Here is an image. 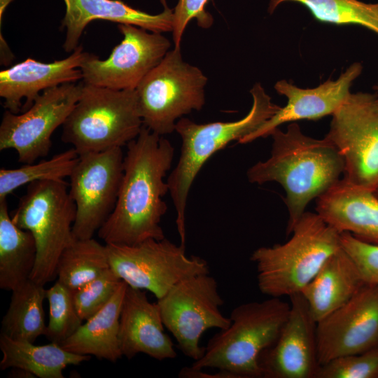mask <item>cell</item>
<instances>
[{
  "instance_id": "f546056e",
  "label": "cell",
  "mask_w": 378,
  "mask_h": 378,
  "mask_svg": "<svg viewBox=\"0 0 378 378\" xmlns=\"http://www.w3.org/2000/svg\"><path fill=\"white\" fill-rule=\"evenodd\" d=\"M49 304V320L45 336L60 344L71 337L83 324L76 309L73 291L57 281L46 289Z\"/></svg>"
},
{
  "instance_id": "9c48e42d",
  "label": "cell",
  "mask_w": 378,
  "mask_h": 378,
  "mask_svg": "<svg viewBox=\"0 0 378 378\" xmlns=\"http://www.w3.org/2000/svg\"><path fill=\"white\" fill-rule=\"evenodd\" d=\"M110 268L129 286L161 298L179 281L209 274L206 261L187 256L185 247L169 239H148L134 245L106 244Z\"/></svg>"
},
{
  "instance_id": "83f0119b",
  "label": "cell",
  "mask_w": 378,
  "mask_h": 378,
  "mask_svg": "<svg viewBox=\"0 0 378 378\" xmlns=\"http://www.w3.org/2000/svg\"><path fill=\"white\" fill-rule=\"evenodd\" d=\"M286 2L301 4L316 20L336 25H358L378 35V2L360 0H269L267 11L272 14Z\"/></svg>"
},
{
  "instance_id": "52a82bcc",
  "label": "cell",
  "mask_w": 378,
  "mask_h": 378,
  "mask_svg": "<svg viewBox=\"0 0 378 378\" xmlns=\"http://www.w3.org/2000/svg\"><path fill=\"white\" fill-rule=\"evenodd\" d=\"M68 188L64 180L29 183L10 215L15 224L34 237L36 259L30 279L43 286L57 276L59 256L74 241L76 208Z\"/></svg>"
},
{
  "instance_id": "e575fe53",
  "label": "cell",
  "mask_w": 378,
  "mask_h": 378,
  "mask_svg": "<svg viewBox=\"0 0 378 378\" xmlns=\"http://www.w3.org/2000/svg\"><path fill=\"white\" fill-rule=\"evenodd\" d=\"M10 373L15 377H35L31 373L20 368H13Z\"/></svg>"
},
{
  "instance_id": "277c9868",
  "label": "cell",
  "mask_w": 378,
  "mask_h": 378,
  "mask_svg": "<svg viewBox=\"0 0 378 378\" xmlns=\"http://www.w3.org/2000/svg\"><path fill=\"white\" fill-rule=\"evenodd\" d=\"M282 244L255 249L260 291L272 298L301 293L325 261L340 247V233L316 212L305 211Z\"/></svg>"
},
{
  "instance_id": "5bb4252c",
  "label": "cell",
  "mask_w": 378,
  "mask_h": 378,
  "mask_svg": "<svg viewBox=\"0 0 378 378\" xmlns=\"http://www.w3.org/2000/svg\"><path fill=\"white\" fill-rule=\"evenodd\" d=\"M122 41L110 56L99 59L91 55L80 66L88 84L117 90H135L145 76L164 58L171 47L162 33L131 24H118Z\"/></svg>"
},
{
  "instance_id": "4dcf8cb0",
  "label": "cell",
  "mask_w": 378,
  "mask_h": 378,
  "mask_svg": "<svg viewBox=\"0 0 378 378\" xmlns=\"http://www.w3.org/2000/svg\"><path fill=\"white\" fill-rule=\"evenodd\" d=\"M122 280L109 268L99 276L73 291L77 312L86 321L101 310L112 298Z\"/></svg>"
},
{
  "instance_id": "7402d4cb",
  "label": "cell",
  "mask_w": 378,
  "mask_h": 378,
  "mask_svg": "<svg viewBox=\"0 0 378 378\" xmlns=\"http://www.w3.org/2000/svg\"><path fill=\"white\" fill-rule=\"evenodd\" d=\"M365 284L356 265L340 246L300 293L318 322L344 304Z\"/></svg>"
},
{
  "instance_id": "8992f818",
  "label": "cell",
  "mask_w": 378,
  "mask_h": 378,
  "mask_svg": "<svg viewBox=\"0 0 378 378\" xmlns=\"http://www.w3.org/2000/svg\"><path fill=\"white\" fill-rule=\"evenodd\" d=\"M142 127L136 90L84 82L79 99L62 125V140L79 155L99 153L127 145Z\"/></svg>"
},
{
  "instance_id": "8fae6325",
  "label": "cell",
  "mask_w": 378,
  "mask_h": 378,
  "mask_svg": "<svg viewBox=\"0 0 378 378\" xmlns=\"http://www.w3.org/2000/svg\"><path fill=\"white\" fill-rule=\"evenodd\" d=\"M325 137L343 160L342 178L374 191L378 182V104L375 94L351 92L332 115Z\"/></svg>"
},
{
  "instance_id": "d6a6232c",
  "label": "cell",
  "mask_w": 378,
  "mask_h": 378,
  "mask_svg": "<svg viewBox=\"0 0 378 378\" xmlns=\"http://www.w3.org/2000/svg\"><path fill=\"white\" fill-rule=\"evenodd\" d=\"M340 246L354 260L365 282L378 284V245L341 232Z\"/></svg>"
},
{
  "instance_id": "44dd1931",
  "label": "cell",
  "mask_w": 378,
  "mask_h": 378,
  "mask_svg": "<svg viewBox=\"0 0 378 378\" xmlns=\"http://www.w3.org/2000/svg\"><path fill=\"white\" fill-rule=\"evenodd\" d=\"M164 8L150 14L131 7L120 0H64L65 14L62 25L66 29L63 44L67 52H73L88 24L96 20L131 24L151 32L172 31L174 9L162 0Z\"/></svg>"
},
{
  "instance_id": "e0dca14e",
  "label": "cell",
  "mask_w": 378,
  "mask_h": 378,
  "mask_svg": "<svg viewBox=\"0 0 378 378\" xmlns=\"http://www.w3.org/2000/svg\"><path fill=\"white\" fill-rule=\"evenodd\" d=\"M363 65L351 64L336 80L328 79L314 88H300L281 80L276 83V92L287 98V104L253 132L238 142L246 144L270 136L272 131L286 122L300 120H318L332 115L350 94V88L361 74Z\"/></svg>"
},
{
  "instance_id": "30bf717a",
  "label": "cell",
  "mask_w": 378,
  "mask_h": 378,
  "mask_svg": "<svg viewBox=\"0 0 378 378\" xmlns=\"http://www.w3.org/2000/svg\"><path fill=\"white\" fill-rule=\"evenodd\" d=\"M223 300L216 280L209 274H200L173 286L158 300L164 327L172 334L178 348L195 360L204 354L200 345L203 333L209 328H227L231 323L220 307Z\"/></svg>"
},
{
  "instance_id": "5b68a950",
  "label": "cell",
  "mask_w": 378,
  "mask_h": 378,
  "mask_svg": "<svg viewBox=\"0 0 378 378\" xmlns=\"http://www.w3.org/2000/svg\"><path fill=\"white\" fill-rule=\"evenodd\" d=\"M253 104L241 119L232 122L197 124L187 118H180L175 131L181 139L178 162L170 173L167 183L176 213V223L181 245L186 243V209L191 186L203 164L228 143L239 141L253 132L281 108L272 102L260 83L250 91Z\"/></svg>"
},
{
  "instance_id": "7a4b0ae2",
  "label": "cell",
  "mask_w": 378,
  "mask_h": 378,
  "mask_svg": "<svg viewBox=\"0 0 378 378\" xmlns=\"http://www.w3.org/2000/svg\"><path fill=\"white\" fill-rule=\"evenodd\" d=\"M270 136V158L251 167L246 175L251 183L274 181L282 186L288 213V236L309 202L341 179L344 162L326 137L307 136L296 122H290L286 131L274 129Z\"/></svg>"
},
{
  "instance_id": "9a60e30c",
  "label": "cell",
  "mask_w": 378,
  "mask_h": 378,
  "mask_svg": "<svg viewBox=\"0 0 378 378\" xmlns=\"http://www.w3.org/2000/svg\"><path fill=\"white\" fill-rule=\"evenodd\" d=\"M318 361L378 346V284L365 283L344 304L317 322Z\"/></svg>"
},
{
  "instance_id": "4316f807",
  "label": "cell",
  "mask_w": 378,
  "mask_h": 378,
  "mask_svg": "<svg viewBox=\"0 0 378 378\" xmlns=\"http://www.w3.org/2000/svg\"><path fill=\"white\" fill-rule=\"evenodd\" d=\"M110 268L106 245L93 238L74 239L57 262V280L74 291Z\"/></svg>"
},
{
  "instance_id": "1f68e13d",
  "label": "cell",
  "mask_w": 378,
  "mask_h": 378,
  "mask_svg": "<svg viewBox=\"0 0 378 378\" xmlns=\"http://www.w3.org/2000/svg\"><path fill=\"white\" fill-rule=\"evenodd\" d=\"M316 378H378V346L328 361L320 366Z\"/></svg>"
},
{
  "instance_id": "8d00e7d4",
  "label": "cell",
  "mask_w": 378,
  "mask_h": 378,
  "mask_svg": "<svg viewBox=\"0 0 378 378\" xmlns=\"http://www.w3.org/2000/svg\"><path fill=\"white\" fill-rule=\"evenodd\" d=\"M374 192L375 194L378 196V182H377V186H376V188H375Z\"/></svg>"
},
{
  "instance_id": "2e32d148",
  "label": "cell",
  "mask_w": 378,
  "mask_h": 378,
  "mask_svg": "<svg viewBox=\"0 0 378 378\" xmlns=\"http://www.w3.org/2000/svg\"><path fill=\"white\" fill-rule=\"evenodd\" d=\"M289 299V314L276 341L259 357L262 377L316 378L317 322L300 293Z\"/></svg>"
},
{
  "instance_id": "3957f363",
  "label": "cell",
  "mask_w": 378,
  "mask_h": 378,
  "mask_svg": "<svg viewBox=\"0 0 378 378\" xmlns=\"http://www.w3.org/2000/svg\"><path fill=\"white\" fill-rule=\"evenodd\" d=\"M290 311V303L270 297L234 308L230 325L208 342L202 358L191 368H212L226 378L262 377L260 354L276 341Z\"/></svg>"
},
{
  "instance_id": "836d02e7",
  "label": "cell",
  "mask_w": 378,
  "mask_h": 378,
  "mask_svg": "<svg viewBox=\"0 0 378 378\" xmlns=\"http://www.w3.org/2000/svg\"><path fill=\"white\" fill-rule=\"evenodd\" d=\"M210 0H178L174 8L172 36L175 48H180L184 31L188 23L196 19L198 26L210 27L214 22L212 15L206 10Z\"/></svg>"
},
{
  "instance_id": "cb8c5ba5",
  "label": "cell",
  "mask_w": 378,
  "mask_h": 378,
  "mask_svg": "<svg viewBox=\"0 0 378 378\" xmlns=\"http://www.w3.org/2000/svg\"><path fill=\"white\" fill-rule=\"evenodd\" d=\"M0 369H23L40 378H64L63 370L88 360L90 356L71 353L51 342L44 345L0 335Z\"/></svg>"
},
{
  "instance_id": "4fadbf2b",
  "label": "cell",
  "mask_w": 378,
  "mask_h": 378,
  "mask_svg": "<svg viewBox=\"0 0 378 378\" xmlns=\"http://www.w3.org/2000/svg\"><path fill=\"white\" fill-rule=\"evenodd\" d=\"M121 148L79 155L69 191L76 208L74 239L92 238L112 213L123 176Z\"/></svg>"
},
{
  "instance_id": "ac0fdd59",
  "label": "cell",
  "mask_w": 378,
  "mask_h": 378,
  "mask_svg": "<svg viewBox=\"0 0 378 378\" xmlns=\"http://www.w3.org/2000/svg\"><path fill=\"white\" fill-rule=\"evenodd\" d=\"M91 55L79 45L72 53L50 63L28 58L0 72V96L13 113L24 112L46 89L83 80L80 66Z\"/></svg>"
},
{
  "instance_id": "d590c367",
  "label": "cell",
  "mask_w": 378,
  "mask_h": 378,
  "mask_svg": "<svg viewBox=\"0 0 378 378\" xmlns=\"http://www.w3.org/2000/svg\"><path fill=\"white\" fill-rule=\"evenodd\" d=\"M374 90L375 91L376 100L378 104V83L373 87Z\"/></svg>"
},
{
  "instance_id": "d6986e66",
  "label": "cell",
  "mask_w": 378,
  "mask_h": 378,
  "mask_svg": "<svg viewBox=\"0 0 378 378\" xmlns=\"http://www.w3.org/2000/svg\"><path fill=\"white\" fill-rule=\"evenodd\" d=\"M164 326L157 302H150L142 289L127 285L119 324L122 356L132 359L144 354L158 360L175 358L174 344Z\"/></svg>"
},
{
  "instance_id": "6da1fadb",
  "label": "cell",
  "mask_w": 378,
  "mask_h": 378,
  "mask_svg": "<svg viewBox=\"0 0 378 378\" xmlns=\"http://www.w3.org/2000/svg\"><path fill=\"white\" fill-rule=\"evenodd\" d=\"M127 146L115 206L97 231L106 244L134 245L165 238L160 222L167 209L163 197L169 186L164 178L171 169L174 148L144 125Z\"/></svg>"
},
{
  "instance_id": "f1b7e54d",
  "label": "cell",
  "mask_w": 378,
  "mask_h": 378,
  "mask_svg": "<svg viewBox=\"0 0 378 378\" xmlns=\"http://www.w3.org/2000/svg\"><path fill=\"white\" fill-rule=\"evenodd\" d=\"M79 154L71 148L49 160L24 164L19 168L0 169V200L6 199L18 188L39 181L64 180L71 174Z\"/></svg>"
},
{
  "instance_id": "ffe728a7",
  "label": "cell",
  "mask_w": 378,
  "mask_h": 378,
  "mask_svg": "<svg viewBox=\"0 0 378 378\" xmlns=\"http://www.w3.org/2000/svg\"><path fill=\"white\" fill-rule=\"evenodd\" d=\"M316 213L338 232L378 245V196L341 178L316 199Z\"/></svg>"
},
{
  "instance_id": "603a6c76",
  "label": "cell",
  "mask_w": 378,
  "mask_h": 378,
  "mask_svg": "<svg viewBox=\"0 0 378 378\" xmlns=\"http://www.w3.org/2000/svg\"><path fill=\"white\" fill-rule=\"evenodd\" d=\"M127 284L122 281L110 301L60 344L74 354L116 362L122 357L119 344L122 304Z\"/></svg>"
},
{
  "instance_id": "7c38bea8",
  "label": "cell",
  "mask_w": 378,
  "mask_h": 378,
  "mask_svg": "<svg viewBox=\"0 0 378 378\" xmlns=\"http://www.w3.org/2000/svg\"><path fill=\"white\" fill-rule=\"evenodd\" d=\"M83 85V80L46 89L20 114L6 110L0 125V150H15L18 161L24 164L46 157L52 146L53 132L68 118Z\"/></svg>"
},
{
  "instance_id": "ba28073f",
  "label": "cell",
  "mask_w": 378,
  "mask_h": 378,
  "mask_svg": "<svg viewBox=\"0 0 378 378\" xmlns=\"http://www.w3.org/2000/svg\"><path fill=\"white\" fill-rule=\"evenodd\" d=\"M207 78L183 59L180 48L169 50L136 87L143 125L160 136L175 131L177 120L205 104Z\"/></svg>"
},
{
  "instance_id": "d4e9b609",
  "label": "cell",
  "mask_w": 378,
  "mask_h": 378,
  "mask_svg": "<svg viewBox=\"0 0 378 378\" xmlns=\"http://www.w3.org/2000/svg\"><path fill=\"white\" fill-rule=\"evenodd\" d=\"M36 259L33 234L18 227L0 200V288L13 291L30 279Z\"/></svg>"
},
{
  "instance_id": "484cf974",
  "label": "cell",
  "mask_w": 378,
  "mask_h": 378,
  "mask_svg": "<svg viewBox=\"0 0 378 378\" xmlns=\"http://www.w3.org/2000/svg\"><path fill=\"white\" fill-rule=\"evenodd\" d=\"M46 289L31 279L12 291L8 310L1 321V333L31 342L45 335L43 301Z\"/></svg>"
}]
</instances>
